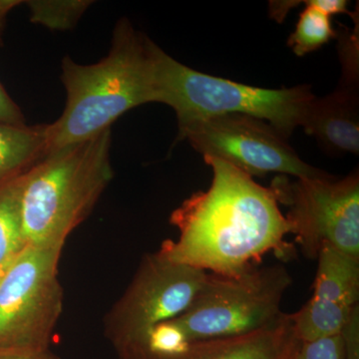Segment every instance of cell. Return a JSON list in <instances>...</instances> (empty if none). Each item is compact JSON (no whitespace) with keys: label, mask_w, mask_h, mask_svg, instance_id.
Wrapping results in <instances>:
<instances>
[{"label":"cell","mask_w":359,"mask_h":359,"mask_svg":"<svg viewBox=\"0 0 359 359\" xmlns=\"http://www.w3.org/2000/svg\"><path fill=\"white\" fill-rule=\"evenodd\" d=\"M30 21L51 30L73 29L93 1L89 0H30L25 2Z\"/></svg>","instance_id":"e0dca14e"},{"label":"cell","mask_w":359,"mask_h":359,"mask_svg":"<svg viewBox=\"0 0 359 359\" xmlns=\"http://www.w3.org/2000/svg\"><path fill=\"white\" fill-rule=\"evenodd\" d=\"M302 127L330 155L359 152L358 82L341 79L323 98L314 96Z\"/></svg>","instance_id":"8fae6325"},{"label":"cell","mask_w":359,"mask_h":359,"mask_svg":"<svg viewBox=\"0 0 359 359\" xmlns=\"http://www.w3.org/2000/svg\"><path fill=\"white\" fill-rule=\"evenodd\" d=\"M111 129L49 153L22 176L21 217L27 245L61 248L88 218L112 181Z\"/></svg>","instance_id":"3957f363"},{"label":"cell","mask_w":359,"mask_h":359,"mask_svg":"<svg viewBox=\"0 0 359 359\" xmlns=\"http://www.w3.org/2000/svg\"><path fill=\"white\" fill-rule=\"evenodd\" d=\"M23 174L0 184V264L27 247L21 217Z\"/></svg>","instance_id":"9a60e30c"},{"label":"cell","mask_w":359,"mask_h":359,"mask_svg":"<svg viewBox=\"0 0 359 359\" xmlns=\"http://www.w3.org/2000/svg\"><path fill=\"white\" fill-rule=\"evenodd\" d=\"M0 359H60L50 351L46 353H34L27 351L0 349Z\"/></svg>","instance_id":"7402d4cb"},{"label":"cell","mask_w":359,"mask_h":359,"mask_svg":"<svg viewBox=\"0 0 359 359\" xmlns=\"http://www.w3.org/2000/svg\"><path fill=\"white\" fill-rule=\"evenodd\" d=\"M304 4H306V8L299 14L294 32L287 40V45L297 56L318 50L337 37L330 16L311 6L309 1H304Z\"/></svg>","instance_id":"2e32d148"},{"label":"cell","mask_w":359,"mask_h":359,"mask_svg":"<svg viewBox=\"0 0 359 359\" xmlns=\"http://www.w3.org/2000/svg\"><path fill=\"white\" fill-rule=\"evenodd\" d=\"M157 102L175 111L178 131L226 114L252 116L269 123L289 138L302 126L314 98L308 85L266 89L212 76L182 65L153 45Z\"/></svg>","instance_id":"277c9868"},{"label":"cell","mask_w":359,"mask_h":359,"mask_svg":"<svg viewBox=\"0 0 359 359\" xmlns=\"http://www.w3.org/2000/svg\"><path fill=\"white\" fill-rule=\"evenodd\" d=\"M21 4H23V1L20 0H0V45L2 44V33H4L7 15Z\"/></svg>","instance_id":"603a6c76"},{"label":"cell","mask_w":359,"mask_h":359,"mask_svg":"<svg viewBox=\"0 0 359 359\" xmlns=\"http://www.w3.org/2000/svg\"><path fill=\"white\" fill-rule=\"evenodd\" d=\"M269 189L278 205L287 207L290 233L306 257L332 247L359 257L358 171L339 179L328 173L314 178L280 175Z\"/></svg>","instance_id":"52a82bcc"},{"label":"cell","mask_w":359,"mask_h":359,"mask_svg":"<svg viewBox=\"0 0 359 359\" xmlns=\"http://www.w3.org/2000/svg\"><path fill=\"white\" fill-rule=\"evenodd\" d=\"M358 306H349L311 297L297 313L289 314L294 334L301 342L341 334Z\"/></svg>","instance_id":"5bb4252c"},{"label":"cell","mask_w":359,"mask_h":359,"mask_svg":"<svg viewBox=\"0 0 359 359\" xmlns=\"http://www.w3.org/2000/svg\"><path fill=\"white\" fill-rule=\"evenodd\" d=\"M14 259H11V261L6 262V263L0 264V287H1L2 280H4V276H6V273L7 269H8L9 266H11V263H13Z\"/></svg>","instance_id":"cb8c5ba5"},{"label":"cell","mask_w":359,"mask_h":359,"mask_svg":"<svg viewBox=\"0 0 359 359\" xmlns=\"http://www.w3.org/2000/svg\"><path fill=\"white\" fill-rule=\"evenodd\" d=\"M0 123L11 125H25V118L6 90L0 83Z\"/></svg>","instance_id":"ffe728a7"},{"label":"cell","mask_w":359,"mask_h":359,"mask_svg":"<svg viewBox=\"0 0 359 359\" xmlns=\"http://www.w3.org/2000/svg\"><path fill=\"white\" fill-rule=\"evenodd\" d=\"M311 6L320 9L323 13L332 18L334 14H353L349 13L348 2L346 0H309Z\"/></svg>","instance_id":"44dd1931"},{"label":"cell","mask_w":359,"mask_h":359,"mask_svg":"<svg viewBox=\"0 0 359 359\" xmlns=\"http://www.w3.org/2000/svg\"><path fill=\"white\" fill-rule=\"evenodd\" d=\"M209 273L168 261L157 252L142 259L131 283L104 318L115 351L144 344L153 327L184 313Z\"/></svg>","instance_id":"ba28073f"},{"label":"cell","mask_w":359,"mask_h":359,"mask_svg":"<svg viewBox=\"0 0 359 359\" xmlns=\"http://www.w3.org/2000/svg\"><path fill=\"white\" fill-rule=\"evenodd\" d=\"M153 45L123 18L113 30L109 53L99 62L84 65L63 58L65 107L47 124V154L111 129L127 111L157 102Z\"/></svg>","instance_id":"7a4b0ae2"},{"label":"cell","mask_w":359,"mask_h":359,"mask_svg":"<svg viewBox=\"0 0 359 359\" xmlns=\"http://www.w3.org/2000/svg\"><path fill=\"white\" fill-rule=\"evenodd\" d=\"M61 252V248L27 245L14 257L0 287V349L50 351L63 309Z\"/></svg>","instance_id":"8992f818"},{"label":"cell","mask_w":359,"mask_h":359,"mask_svg":"<svg viewBox=\"0 0 359 359\" xmlns=\"http://www.w3.org/2000/svg\"><path fill=\"white\" fill-rule=\"evenodd\" d=\"M299 341L289 314L280 323L252 334L188 342L173 353L143 346L116 351L118 359H292Z\"/></svg>","instance_id":"30bf717a"},{"label":"cell","mask_w":359,"mask_h":359,"mask_svg":"<svg viewBox=\"0 0 359 359\" xmlns=\"http://www.w3.org/2000/svg\"><path fill=\"white\" fill-rule=\"evenodd\" d=\"M287 139L269 123L242 114L194 123L177 137V141H188L203 157L224 161L250 177L314 178L327 174L302 161Z\"/></svg>","instance_id":"9c48e42d"},{"label":"cell","mask_w":359,"mask_h":359,"mask_svg":"<svg viewBox=\"0 0 359 359\" xmlns=\"http://www.w3.org/2000/svg\"><path fill=\"white\" fill-rule=\"evenodd\" d=\"M292 359H344L341 334L314 341L301 342Z\"/></svg>","instance_id":"ac0fdd59"},{"label":"cell","mask_w":359,"mask_h":359,"mask_svg":"<svg viewBox=\"0 0 359 359\" xmlns=\"http://www.w3.org/2000/svg\"><path fill=\"white\" fill-rule=\"evenodd\" d=\"M204 160L212 169L211 186L172 212L178 240L165 241L158 254L222 276L240 275L269 252L289 256V224L271 189L224 161Z\"/></svg>","instance_id":"6da1fadb"},{"label":"cell","mask_w":359,"mask_h":359,"mask_svg":"<svg viewBox=\"0 0 359 359\" xmlns=\"http://www.w3.org/2000/svg\"><path fill=\"white\" fill-rule=\"evenodd\" d=\"M318 271L313 297L355 306L359 299V257L332 247H325L318 255Z\"/></svg>","instance_id":"7c38bea8"},{"label":"cell","mask_w":359,"mask_h":359,"mask_svg":"<svg viewBox=\"0 0 359 359\" xmlns=\"http://www.w3.org/2000/svg\"><path fill=\"white\" fill-rule=\"evenodd\" d=\"M344 359H359V309H354L341 332Z\"/></svg>","instance_id":"d6986e66"},{"label":"cell","mask_w":359,"mask_h":359,"mask_svg":"<svg viewBox=\"0 0 359 359\" xmlns=\"http://www.w3.org/2000/svg\"><path fill=\"white\" fill-rule=\"evenodd\" d=\"M47 124L0 123V184L15 178L47 154Z\"/></svg>","instance_id":"4fadbf2b"},{"label":"cell","mask_w":359,"mask_h":359,"mask_svg":"<svg viewBox=\"0 0 359 359\" xmlns=\"http://www.w3.org/2000/svg\"><path fill=\"white\" fill-rule=\"evenodd\" d=\"M292 283L282 264L235 276L209 273L191 306L171 320L187 342L259 332L283 320L280 304Z\"/></svg>","instance_id":"5b68a950"}]
</instances>
